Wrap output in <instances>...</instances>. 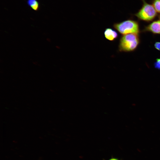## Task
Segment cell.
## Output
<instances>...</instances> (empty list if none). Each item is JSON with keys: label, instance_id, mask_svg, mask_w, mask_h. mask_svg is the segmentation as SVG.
<instances>
[{"label": "cell", "instance_id": "cell-1", "mask_svg": "<svg viewBox=\"0 0 160 160\" xmlns=\"http://www.w3.org/2000/svg\"><path fill=\"white\" fill-rule=\"evenodd\" d=\"M139 42L137 34L130 33L123 35L120 39L119 50L124 52L133 51L137 48Z\"/></svg>", "mask_w": 160, "mask_h": 160}, {"label": "cell", "instance_id": "cell-2", "mask_svg": "<svg viewBox=\"0 0 160 160\" xmlns=\"http://www.w3.org/2000/svg\"><path fill=\"white\" fill-rule=\"evenodd\" d=\"M113 26L120 34L123 35L130 33L138 34L140 31L138 23L132 20L115 23Z\"/></svg>", "mask_w": 160, "mask_h": 160}, {"label": "cell", "instance_id": "cell-3", "mask_svg": "<svg viewBox=\"0 0 160 160\" xmlns=\"http://www.w3.org/2000/svg\"><path fill=\"white\" fill-rule=\"evenodd\" d=\"M143 4L141 9L135 14L139 20L150 21L153 20L157 15V12L152 5L143 0Z\"/></svg>", "mask_w": 160, "mask_h": 160}, {"label": "cell", "instance_id": "cell-4", "mask_svg": "<svg viewBox=\"0 0 160 160\" xmlns=\"http://www.w3.org/2000/svg\"><path fill=\"white\" fill-rule=\"evenodd\" d=\"M144 31L155 34H160V20L152 22L145 28Z\"/></svg>", "mask_w": 160, "mask_h": 160}, {"label": "cell", "instance_id": "cell-5", "mask_svg": "<svg viewBox=\"0 0 160 160\" xmlns=\"http://www.w3.org/2000/svg\"><path fill=\"white\" fill-rule=\"evenodd\" d=\"M105 38L110 41H113L118 37V35L117 32L111 28H106L104 31Z\"/></svg>", "mask_w": 160, "mask_h": 160}, {"label": "cell", "instance_id": "cell-6", "mask_svg": "<svg viewBox=\"0 0 160 160\" xmlns=\"http://www.w3.org/2000/svg\"><path fill=\"white\" fill-rule=\"evenodd\" d=\"M27 3L33 10L37 11L39 8V3L37 0H27Z\"/></svg>", "mask_w": 160, "mask_h": 160}, {"label": "cell", "instance_id": "cell-7", "mask_svg": "<svg viewBox=\"0 0 160 160\" xmlns=\"http://www.w3.org/2000/svg\"><path fill=\"white\" fill-rule=\"evenodd\" d=\"M152 5L156 12L160 13V0H153Z\"/></svg>", "mask_w": 160, "mask_h": 160}, {"label": "cell", "instance_id": "cell-8", "mask_svg": "<svg viewBox=\"0 0 160 160\" xmlns=\"http://www.w3.org/2000/svg\"><path fill=\"white\" fill-rule=\"evenodd\" d=\"M154 66L156 68L160 70V58L156 59L154 63Z\"/></svg>", "mask_w": 160, "mask_h": 160}, {"label": "cell", "instance_id": "cell-9", "mask_svg": "<svg viewBox=\"0 0 160 160\" xmlns=\"http://www.w3.org/2000/svg\"><path fill=\"white\" fill-rule=\"evenodd\" d=\"M155 48L159 51H160V42H156L154 44Z\"/></svg>", "mask_w": 160, "mask_h": 160}, {"label": "cell", "instance_id": "cell-10", "mask_svg": "<svg viewBox=\"0 0 160 160\" xmlns=\"http://www.w3.org/2000/svg\"><path fill=\"white\" fill-rule=\"evenodd\" d=\"M108 160H119L118 159L115 158H112Z\"/></svg>", "mask_w": 160, "mask_h": 160}, {"label": "cell", "instance_id": "cell-11", "mask_svg": "<svg viewBox=\"0 0 160 160\" xmlns=\"http://www.w3.org/2000/svg\"><path fill=\"white\" fill-rule=\"evenodd\" d=\"M159 19H160V15L159 16Z\"/></svg>", "mask_w": 160, "mask_h": 160}]
</instances>
